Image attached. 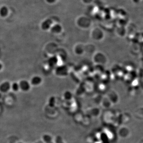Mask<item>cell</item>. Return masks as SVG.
Masks as SVG:
<instances>
[{"mask_svg":"<svg viewBox=\"0 0 143 143\" xmlns=\"http://www.w3.org/2000/svg\"><path fill=\"white\" fill-rule=\"evenodd\" d=\"M94 60L96 63L101 64H105L107 61L106 56L101 52H98L97 53L95 54Z\"/></svg>","mask_w":143,"mask_h":143,"instance_id":"obj_1","label":"cell"},{"mask_svg":"<svg viewBox=\"0 0 143 143\" xmlns=\"http://www.w3.org/2000/svg\"><path fill=\"white\" fill-rule=\"evenodd\" d=\"M52 24H53V21L51 19H48L45 20L41 24V28L43 30H47L50 28V26Z\"/></svg>","mask_w":143,"mask_h":143,"instance_id":"obj_2","label":"cell"},{"mask_svg":"<svg viewBox=\"0 0 143 143\" xmlns=\"http://www.w3.org/2000/svg\"><path fill=\"white\" fill-rule=\"evenodd\" d=\"M19 85H20V89L24 91L29 90L30 88V85L29 84V83L26 81L24 80L21 81L19 84Z\"/></svg>","mask_w":143,"mask_h":143,"instance_id":"obj_3","label":"cell"},{"mask_svg":"<svg viewBox=\"0 0 143 143\" xmlns=\"http://www.w3.org/2000/svg\"><path fill=\"white\" fill-rule=\"evenodd\" d=\"M10 88H11V85H10L9 83L7 82H4L1 85L0 89L1 91L3 92H7L9 90Z\"/></svg>","mask_w":143,"mask_h":143,"instance_id":"obj_4","label":"cell"},{"mask_svg":"<svg viewBox=\"0 0 143 143\" xmlns=\"http://www.w3.org/2000/svg\"><path fill=\"white\" fill-rule=\"evenodd\" d=\"M41 79L39 76H35L31 80V83L33 85H37L41 83Z\"/></svg>","mask_w":143,"mask_h":143,"instance_id":"obj_5","label":"cell"},{"mask_svg":"<svg viewBox=\"0 0 143 143\" xmlns=\"http://www.w3.org/2000/svg\"><path fill=\"white\" fill-rule=\"evenodd\" d=\"M62 30V27L59 24H56L51 28V31L53 33H60Z\"/></svg>","mask_w":143,"mask_h":143,"instance_id":"obj_6","label":"cell"},{"mask_svg":"<svg viewBox=\"0 0 143 143\" xmlns=\"http://www.w3.org/2000/svg\"><path fill=\"white\" fill-rule=\"evenodd\" d=\"M8 9L6 6H3L0 9V15L2 17H5L7 15Z\"/></svg>","mask_w":143,"mask_h":143,"instance_id":"obj_7","label":"cell"},{"mask_svg":"<svg viewBox=\"0 0 143 143\" xmlns=\"http://www.w3.org/2000/svg\"><path fill=\"white\" fill-rule=\"evenodd\" d=\"M11 88L14 91L17 92L20 89L19 84H18L17 83H14L12 85Z\"/></svg>","mask_w":143,"mask_h":143,"instance_id":"obj_8","label":"cell"},{"mask_svg":"<svg viewBox=\"0 0 143 143\" xmlns=\"http://www.w3.org/2000/svg\"><path fill=\"white\" fill-rule=\"evenodd\" d=\"M46 1L48 3H53V2H55L56 1V0H46Z\"/></svg>","mask_w":143,"mask_h":143,"instance_id":"obj_9","label":"cell"}]
</instances>
